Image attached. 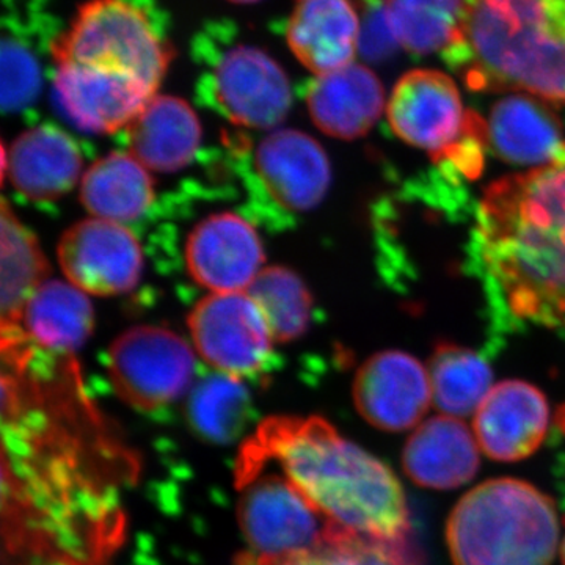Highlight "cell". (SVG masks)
<instances>
[{
    "mask_svg": "<svg viewBox=\"0 0 565 565\" xmlns=\"http://www.w3.org/2000/svg\"><path fill=\"white\" fill-rule=\"evenodd\" d=\"M241 531L252 555L286 557L318 552L332 522L282 476L256 475L239 486Z\"/></svg>",
    "mask_w": 565,
    "mask_h": 565,
    "instance_id": "ba28073f",
    "label": "cell"
},
{
    "mask_svg": "<svg viewBox=\"0 0 565 565\" xmlns=\"http://www.w3.org/2000/svg\"><path fill=\"white\" fill-rule=\"evenodd\" d=\"M557 541L559 519L552 498L512 478L475 487L446 525L455 565H552Z\"/></svg>",
    "mask_w": 565,
    "mask_h": 565,
    "instance_id": "277c9868",
    "label": "cell"
},
{
    "mask_svg": "<svg viewBox=\"0 0 565 565\" xmlns=\"http://www.w3.org/2000/svg\"><path fill=\"white\" fill-rule=\"evenodd\" d=\"M57 259L66 281L90 296L132 291L143 273V253L131 230L95 217L63 233Z\"/></svg>",
    "mask_w": 565,
    "mask_h": 565,
    "instance_id": "8fae6325",
    "label": "cell"
},
{
    "mask_svg": "<svg viewBox=\"0 0 565 565\" xmlns=\"http://www.w3.org/2000/svg\"><path fill=\"white\" fill-rule=\"evenodd\" d=\"M273 462L333 525L385 539L412 533L404 489L392 468L321 416L264 419L241 449L237 487Z\"/></svg>",
    "mask_w": 565,
    "mask_h": 565,
    "instance_id": "7a4b0ae2",
    "label": "cell"
},
{
    "mask_svg": "<svg viewBox=\"0 0 565 565\" xmlns=\"http://www.w3.org/2000/svg\"><path fill=\"white\" fill-rule=\"evenodd\" d=\"M236 565H373L356 542L355 535L343 527L332 525L326 545L315 553L300 556L263 557L250 552L241 553Z\"/></svg>",
    "mask_w": 565,
    "mask_h": 565,
    "instance_id": "f546056e",
    "label": "cell"
},
{
    "mask_svg": "<svg viewBox=\"0 0 565 565\" xmlns=\"http://www.w3.org/2000/svg\"><path fill=\"white\" fill-rule=\"evenodd\" d=\"M0 308L2 332H20L22 311L33 292L50 280L51 266L35 234L2 202L0 226Z\"/></svg>",
    "mask_w": 565,
    "mask_h": 565,
    "instance_id": "d4e9b609",
    "label": "cell"
},
{
    "mask_svg": "<svg viewBox=\"0 0 565 565\" xmlns=\"http://www.w3.org/2000/svg\"><path fill=\"white\" fill-rule=\"evenodd\" d=\"M169 43L129 0H87L52 43L55 65L132 77L158 90L172 62Z\"/></svg>",
    "mask_w": 565,
    "mask_h": 565,
    "instance_id": "8992f818",
    "label": "cell"
},
{
    "mask_svg": "<svg viewBox=\"0 0 565 565\" xmlns=\"http://www.w3.org/2000/svg\"><path fill=\"white\" fill-rule=\"evenodd\" d=\"M556 427L565 435V404L561 405L556 412Z\"/></svg>",
    "mask_w": 565,
    "mask_h": 565,
    "instance_id": "1f68e13d",
    "label": "cell"
},
{
    "mask_svg": "<svg viewBox=\"0 0 565 565\" xmlns=\"http://www.w3.org/2000/svg\"><path fill=\"white\" fill-rule=\"evenodd\" d=\"M255 172L264 192L281 210H315L332 181L329 158L318 140L296 129H275L255 152Z\"/></svg>",
    "mask_w": 565,
    "mask_h": 565,
    "instance_id": "5bb4252c",
    "label": "cell"
},
{
    "mask_svg": "<svg viewBox=\"0 0 565 565\" xmlns=\"http://www.w3.org/2000/svg\"><path fill=\"white\" fill-rule=\"evenodd\" d=\"M487 134L498 158L533 169L552 162L565 143L563 125L548 104L520 93L494 104Z\"/></svg>",
    "mask_w": 565,
    "mask_h": 565,
    "instance_id": "7402d4cb",
    "label": "cell"
},
{
    "mask_svg": "<svg viewBox=\"0 0 565 565\" xmlns=\"http://www.w3.org/2000/svg\"><path fill=\"white\" fill-rule=\"evenodd\" d=\"M433 403L449 416H468L478 411L492 385L489 363L470 349L452 343L435 345L429 364Z\"/></svg>",
    "mask_w": 565,
    "mask_h": 565,
    "instance_id": "83f0119b",
    "label": "cell"
},
{
    "mask_svg": "<svg viewBox=\"0 0 565 565\" xmlns=\"http://www.w3.org/2000/svg\"><path fill=\"white\" fill-rule=\"evenodd\" d=\"M311 120L326 136L355 140L373 129L385 109V90L374 71L351 63L316 76L307 90Z\"/></svg>",
    "mask_w": 565,
    "mask_h": 565,
    "instance_id": "ac0fdd59",
    "label": "cell"
},
{
    "mask_svg": "<svg viewBox=\"0 0 565 565\" xmlns=\"http://www.w3.org/2000/svg\"><path fill=\"white\" fill-rule=\"evenodd\" d=\"M390 126L399 139L429 152L449 173L476 178L489 147L487 121L465 109L451 77L437 70H414L394 85L388 107Z\"/></svg>",
    "mask_w": 565,
    "mask_h": 565,
    "instance_id": "5b68a950",
    "label": "cell"
},
{
    "mask_svg": "<svg viewBox=\"0 0 565 565\" xmlns=\"http://www.w3.org/2000/svg\"><path fill=\"white\" fill-rule=\"evenodd\" d=\"M54 90L66 118L92 134L128 129L158 95L150 85L131 77L74 65H55Z\"/></svg>",
    "mask_w": 565,
    "mask_h": 565,
    "instance_id": "9a60e30c",
    "label": "cell"
},
{
    "mask_svg": "<svg viewBox=\"0 0 565 565\" xmlns=\"http://www.w3.org/2000/svg\"><path fill=\"white\" fill-rule=\"evenodd\" d=\"M353 403L364 422L386 433H403L422 422L433 403L429 373L401 351L374 353L356 371Z\"/></svg>",
    "mask_w": 565,
    "mask_h": 565,
    "instance_id": "7c38bea8",
    "label": "cell"
},
{
    "mask_svg": "<svg viewBox=\"0 0 565 565\" xmlns=\"http://www.w3.org/2000/svg\"><path fill=\"white\" fill-rule=\"evenodd\" d=\"M193 348L217 373L255 377L269 367L275 343L248 292H211L188 318Z\"/></svg>",
    "mask_w": 565,
    "mask_h": 565,
    "instance_id": "9c48e42d",
    "label": "cell"
},
{
    "mask_svg": "<svg viewBox=\"0 0 565 565\" xmlns=\"http://www.w3.org/2000/svg\"><path fill=\"white\" fill-rule=\"evenodd\" d=\"M289 50L316 76L353 63L360 17L352 0H296L286 31Z\"/></svg>",
    "mask_w": 565,
    "mask_h": 565,
    "instance_id": "d6986e66",
    "label": "cell"
},
{
    "mask_svg": "<svg viewBox=\"0 0 565 565\" xmlns=\"http://www.w3.org/2000/svg\"><path fill=\"white\" fill-rule=\"evenodd\" d=\"M40 90V71L31 55L14 44H3L2 104L6 110H20Z\"/></svg>",
    "mask_w": 565,
    "mask_h": 565,
    "instance_id": "4dcf8cb0",
    "label": "cell"
},
{
    "mask_svg": "<svg viewBox=\"0 0 565 565\" xmlns=\"http://www.w3.org/2000/svg\"><path fill=\"white\" fill-rule=\"evenodd\" d=\"M107 371L122 403L137 411L156 412L188 392L195 373V355L172 330L134 327L110 344Z\"/></svg>",
    "mask_w": 565,
    "mask_h": 565,
    "instance_id": "52a82bcc",
    "label": "cell"
},
{
    "mask_svg": "<svg viewBox=\"0 0 565 565\" xmlns=\"http://www.w3.org/2000/svg\"><path fill=\"white\" fill-rule=\"evenodd\" d=\"M189 426L211 444L228 445L252 422V397L241 379L214 374L196 382L185 405Z\"/></svg>",
    "mask_w": 565,
    "mask_h": 565,
    "instance_id": "4316f807",
    "label": "cell"
},
{
    "mask_svg": "<svg viewBox=\"0 0 565 565\" xmlns=\"http://www.w3.org/2000/svg\"><path fill=\"white\" fill-rule=\"evenodd\" d=\"M478 258L520 321L565 329V143L552 162L494 181L476 215Z\"/></svg>",
    "mask_w": 565,
    "mask_h": 565,
    "instance_id": "6da1fadb",
    "label": "cell"
},
{
    "mask_svg": "<svg viewBox=\"0 0 565 565\" xmlns=\"http://www.w3.org/2000/svg\"><path fill=\"white\" fill-rule=\"evenodd\" d=\"M185 266L211 292H245L264 269V248L255 226L234 212L203 218L189 233Z\"/></svg>",
    "mask_w": 565,
    "mask_h": 565,
    "instance_id": "4fadbf2b",
    "label": "cell"
},
{
    "mask_svg": "<svg viewBox=\"0 0 565 565\" xmlns=\"http://www.w3.org/2000/svg\"><path fill=\"white\" fill-rule=\"evenodd\" d=\"M95 311L87 294L68 281L47 280L33 292L20 329L25 341L58 355H70L87 343Z\"/></svg>",
    "mask_w": 565,
    "mask_h": 565,
    "instance_id": "603a6c76",
    "label": "cell"
},
{
    "mask_svg": "<svg viewBox=\"0 0 565 565\" xmlns=\"http://www.w3.org/2000/svg\"><path fill=\"white\" fill-rule=\"evenodd\" d=\"M76 141L55 126L22 132L3 150V174L14 191L35 203L62 199L82 180Z\"/></svg>",
    "mask_w": 565,
    "mask_h": 565,
    "instance_id": "e0dca14e",
    "label": "cell"
},
{
    "mask_svg": "<svg viewBox=\"0 0 565 565\" xmlns=\"http://www.w3.org/2000/svg\"><path fill=\"white\" fill-rule=\"evenodd\" d=\"M230 2H233V3H256V2H259V0H230Z\"/></svg>",
    "mask_w": 565,
    "mask_h": 565,
    "instance_id": "d6a6232c",
    "label": "cell"
},
{
    "mask_svg": "<svg viewBox=\"0 0 565 565\" xmlns=\"http://www.w3.org/2000/svg\"><path fill=\"white\" fill-rule=\"evenodd\" d=\"M384 18L393 39L405 51L445 54L462 32L465 0H385Z\"/></svg>",
    "mask_w": 565,
    "mask_h": 565,
    "instance_id": "484cf974",
    "label": "cell"
},
{
    "mask_svg": "<svg viewBox=\"0 0 565 565\" xmlns=\"http://www.w3.org/2000/svg\"><path fill=\"white\" fill-rule=\"evenodd\" d=\"M479 465L473 434L455 416H433L419 424L404 446L405 475L424 489L462 487L478 475Z\"/></svg>",
    "mask_w": 565,
    "mask_h": 565,
    "instance_id": "ffe728a7",
    "label": "cell"
},
{
    "mask_svg": "<svg viewBox=\"0 0 565 565\" xmlns=\"http://www.w3.org/2000/svg\"><path fill=\"white\" fill-rule=\"evenodd\" d=\"M245 292L262 310L275 343L299 340L310 327L313 297L302 278L288 267H264Z\"/></svg>",
    "mask_w": 565,
    "mask_h": 565,
    "instance_id": "f1b7e54d",
    "label": "cell"
},
{
    "mask_svg": "<svg viewBox=\"0 0 565 565\" xmlns=\"http://www.w3.org/2000/svg\"><path fill=\"white\" fill-rule=\"evenodd\" d=\"M445 58L473 90L565 104V0H465Z\"/></svg>",
    "mask_w": 565,
    "mask_h": 565,
    "instance_id": "3957f363",
    "label": "cell"
},
{
    "mask_svg": "<svg viewBox=\"0 0 565 565\" xmlns=\"http://www.w3.org/2000/svg\"><path fill=\"white\" fill-rule=\"evenodd\" d=\"M79 195L92 217L125 225L150 210L154 181L131 152L115 151L88 167Z\"/></svg>",
    "mask_w": 565,
    "mask_h": 565,
    "instance_id": "cb8c5ba5",
    "label": "cell"
},
{
    "mask_svg": "<svg viewBox=\"0 0 565 565\" xmlns=\"http://www.w3.org/2000/svg\"><path fill=\"white\" fill-rule=\"evenodd\" d=\"M126 131L128 152L156 173L184 169L202 143V122L195 110L170 95H156Z\"/></svg>",
    "mask_w": 565,
    "mask_h": 565,
    "instance_id": "44dd1931",
    "label": "cell"
},
{
    "mask_svg": "<svg viewBox=\"0 0 565 565\" xmlns=\"http://www.w3.org/2000/svg\"><path fill=\"white\" fill-rule=\"evenodd\" d=\"M561 557H563V565H565V539H564L563 548H561Z\"/></svg>",
    "mask_w": 565,
    "mask_h": 565,
    "instance_id": "836d02e7",
    "label": "cell"
},
{
    "mask_svg": "<svg viewBox=\"0 0 565 565\" xmlns=\"http://www.w3.org/2000/svg\"><path fill=\"white\" fill-rule=\"evenodd\" d=\"M211 98L233 125L275 131L288 117L291 84L277 62L255 46L223 52L207 81Z\"/></svg>",
    "mask_w": 565,
    "mask_h": 565,
    "instance_id": "30bf717a",
    "label": "cell"
},
{
    "mask_svg": "<svg viewBox=\"0 0 565 565\" xmlns=\"http://www.w3.org/2000/svg\"><path fill=\"white\" fill-rule=\"evenodd\" d=\"M473 424L478 444L490 459L516 462L533 456L544 444L548 401L527 382H500L479 405Z\"/></svg>",
    "mask_w": 565,
    "mask_h": 565,
    "instance_id": "2e32d148",
    "label": "cell"
}]
</instances>
